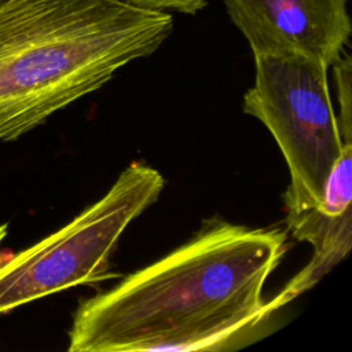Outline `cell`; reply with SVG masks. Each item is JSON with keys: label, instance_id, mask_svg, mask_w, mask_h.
I'll use <instances>...</instances> for the list:
<instances>
[{"label": "cell", "instance_id": "cell-9", "mask_svg": "<svg viewBox=\"0 0 352 352\" xmlns=\"http://www.w3.org/2000/svg\"><path fill=\"white\" fill-rule=\"evenodd\" d=\"M7 236V224H0V243Z\"/></svg>", "mask_w": 352, "mask_h": 352}, {"label": "cell", "instance_id": "cell-1", "mask_svg": "<svg viewBox=\"0 0 352 352\" xmlns=\"http://www.w3.org/2000/svg\"><path fill=\"white\" fill-rule=\"evenodd\" d=\"M280 228L205 221L186 243L80 301L70 352L214 351L268 318L264 285L286 253Z\"/></svg>", "mask_w": 352, "mask_h": 352}, {"label": "cell", "instance_id": "cell-5", "mask_svg": "<svg viewBox=\"0 0 352 352\" xmlns=\"http://www.w3.org/2000/svg\"><path fill=\"white\" fill-rule=\"evenodd\" d=\"M253 56L301 55L329 67L351 36L348 0H224Z\"/></svg>", "mask_w": 352, "mask_h": 352}, {"label": "cell", "instance_id": "cell-7", "mask_svg": "<svg viewBox=\"0 0 352 352\" xmlns=\"http://www.w3.org/2000/svg\"><path fill=\"white\" fill-rule=\"evenodd\" d=\"M330 67L337 89L340 116L337 118L344 143L352 142V60L349 54H342Z\"/></svg>", "mask_w": 352, "mask_h": 352}, {"label": "cell", "instance_id": "cell-8", "mask_svg": "<svg viewBox=\"0 0 352 352\" xmlns=\"http://www.w3.org/2000/svg\"><path fill=\"white\" fill-rule=\"evenodd\" d=\"M126 4L136 7L165 11V12H180L194 15L206 6V0H120Z\"/></svg>", "mask_w": 352, "mask_h": 352}, {"label": "cell", "instance_id": "cell-6", "mask_svg": "<svg viewBox=\"0 0 352 352\" xmlns=\"http://www.w3.org/2000/svg\"><path fill=\"white\" fill-rule=\"evenodd\" d=\"M352 142L344 144L340 160L333 168L324 188L323 202L318 206L287 208L286 226L292 235L312 246L309 263L293 276L270 301V316L296 297L312 289L329 274L352 248Z\"/></svg>", "mask_w": 352, "mask_h": 352}, {"label": "cell", "instance_id": "cell-10", "mask_svg": "<svg viewBox=\"0 0 352 352\" xmlns=\"http://www.w3.org/2000/svg\"><path fill=\"white\" fill-rule=\"evenodd\" d=\"M7 0H0V4H3V3H6Z\"/></svg>", "mask_w": 352, "mask_h": 352}, {"label": "cell", "instance_id": "cell-3", "mask_svg": "<svg viewBox=\"0 0 352 352\" xmlns=\"http://www.w3.org/2000/svg\"><path fill=\"white\" fill-rule=\"evenodd\" d=\"M162 175L129 164L107 192L70 223L0 265V315L52 293L109 279L126 227L161 195Z\"/></svg>", "mask_w": 352, "mask_h": 352}, {"label": "cell", "instance_id": "cell-2", "mask_svg": "<svg viewBox=\"0 0 352 352\" xmlns=\"http://www.w3.org/2000/svg\"><path fill=\"white\" fill-rule=\"evenodd\" d=\"M170 12L120 0L0 4V142H12L154 54Z\"/></svg>", "mask_w": 352, "mask_h": 352}, {"label": "cell", "instance_id": "cell-4", "mask_svg": "<svg viewBox=\"0 0 352 352\" xmlns=\"http://www.w3.org/2000/svg\"><path fill=\"white\" fill-rule=\"evenodd\" d=\"M254 65L242 111L263 122L282 151L290 175L285 209L318 206L345 144L329 91L330 67L301 55L254 56Z\"/></svg>", "mask_w": 352, "mask_h": 352}]
</instances>
